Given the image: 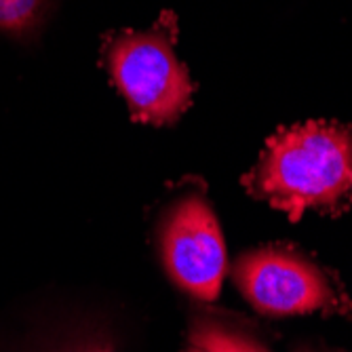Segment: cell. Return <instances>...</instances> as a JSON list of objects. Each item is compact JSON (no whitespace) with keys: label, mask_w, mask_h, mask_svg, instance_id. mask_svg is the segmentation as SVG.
<instances>
[{"label":"cell","mask_w":352,"mask_h":352,"mask_svg":"<svg viewBox=\"0 0 352 352\" xmlns=\"http://www.w3.org/2000/svg\"><path fill=\"white\" fill-rule=\"evenodd\" d=\"M243 186L292 221L308 211L342 213L352 199V129L333 120L278 129Z\"/></svg>","instance_id":"6da1fadb"},{"label":"cell","mask_w":352,"mask_h":352,"mask_svg":"<svg viewBox=\"0 0 352 352\" xmlns=\"http://www.w3.org/2000/svg\"><path fill=\"white\" fill-rule=\"evenodd\" d=\"M177 32V15L163 11L148 30H114L102 38V66L138 122L173 124L192 104L195 85L175 53Z\"/></svg>","instance_id":"7a4b0ae2"},{"label":"cell","mask_w":352,"mask_h":352,"mask_svg":"<svg viewBox=\"0 0 352 352\" xmlns=\"http://www.w3.org/2000/svg\"><path fill=\"white\" fill-rule=\"evenodd\" d=\"M161 258L169 278L201 302L217 300L228 270V253L219 221L201 195L177 199L158 230Z\"/></svg>","instance_id":"3957f363"},{"label":"cell","mask_w":352,"mask_h":352,"mask_svg":"<svg viewBox=\"0 0 352 352\" xmlns=\"http://www.w3.org/2000/svg\"><path fill=\"white\" fill-rule=\"evenodd\" d=\"M232 276L243 298L266 316L310 314L333 300L325 274L289 249L262 247L243 253Z\"/></svg>","instance_id":"277c9868"},{"label":"cell","mask_w":352,"mask_h":352,"mask_svg":"<svg viewBox=\"0 0 352 352\" xmlns=\"http://www.w3.org/2000/svg\"><path fill=\"white\" fill-rule=\"evenodd\" d=\"M53 9V0H0V32L32 41L45 28Z\"/></svg>","instance_id":"5b68a950"},{"label":"cell","mask_w":352,"mask_h":352,"mask_svg":"<svg viewBox=\"0 0 352 352\" xmlns=\"http://www.w3.org/2000/svg\"><path fill=\"white\" fill-rule=\"evenodd\" d=\"M190 346H197L203 352H268L249 336L215 323H199L190 331Z\"/></svg>","instance_id":"8992f818"},{"label":"cell","mask_w":352,"mask_h":352,"mask_svg":"<svg viewBox=\"0 0 352 352\" xmlns=\"http://www.w3.org/2000/svg\"><path fill=\"white\" fill-rule=\"evenodd\" d=\"M43 352H116V348L106 333L76 331L47 344Z\"/></svg>","instance_id":"52a82bcc"},{"label":"cell","mask_w":352,"mask_h":352,"mask_svg":"<svg viewBox=\"0 0 352 352\" xmlns=\"http://www.w3.org/2000/svg\"><path fill=\"white\" fill-rule=\"evenodd\" d=\"M188 352H203V350H201V348H197V346H190V348H188Z\"/></svg>","instance_id":"ba28073f"},{"label":"cell","mask_w":352,"mask_h":352,"mask_svg":"<svg viewBox=\"0 0 352 352\" xmlns=\"http://www.w3.org/2000/svg\"><path fill=\"white\" fill-rule=\"evenodd\" d=\"M350 205H352V199H350Z\"/></svg>","instance_id":"9c48e42d"}]
</instances>
